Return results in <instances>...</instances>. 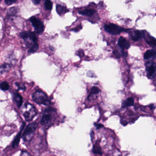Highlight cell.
Listing matches in <instances>:
<instances>
[{"mask_svg": "<svg viewBox=\"0 0 156 156\" xmlns=\"http://www.w3.org/2000/svg\"><path fill=\"white\" fill-rule=\"evenodd\" d=\"M147 76L150 79H152L155 76L156 66L152 62H148L146 65Z\"/></svg>", "mask_w": 156, "mask_h": 156, "instance_id": "ba28073f", "label": "cell"}, {"mask_svg": "<svg viewBox=\"0 0 156 156\" xmlns=\"http://www.w3.org/2000/svg\"><path fill=\"white\" fill-rule=\"evenodd\" d=\"M104 29L107 32L113 35H117L123 32L126 31V29L113 23L105 24L104 26Z\"/></svg>", "mask_w": 156, "mask_h": 156, "instance_id": "5b68a950", "label": "cell"}, {"mask_svg": "<svg viewBox=\"0 0 156 156\" xmlns=\"http://www.w3.org/2000/svg\"><path fill=\"white\" fill-rule=\"evenodd\" d=\"M93 152L95 154H99V155H102V154L101 147L99 146H97L96 145H94L93 148Z\"/></svg>", "mask_w": 156, "mask_h": 156, "instance_id": "603a6c76", "label": "cell"}, {"mask_svg": "<svg viewBox=\"0 0 156 156\" xmlns=\"http://www.w3.org/2000/svg\"><path fill=\"white\" fill-rule=\"evenodd\" d=\"M12 97H13V101H14L18 107L20 108L21 107L23 103L22 97L18 93H15L13 94Z\"/></svg>", "mask_w": 156, "mask_h": 156, "instance_id": "4fadbf2b", "label": "cell"}, {"mask_svg": "<svg viewBox=\"0 0 156 156\" xmlns=\"http://www.w3.org/2000/svg\"><path fill=\"white\" fill-rule=\"evenodd\" d=\"M15 85L18 87L19 90H23V91H25L26 90V87L23 83H15Z\"/></svg>", "mask_w": 156, "mask_h": 156, "instance_id": "d4e9b609", "label": "cell"}, {"mask_svg": "<svg viewBox=\"0 0 156 156\" xmlns=\"http://www.w3.org/2000/svg\"><path fill=\"white\" fill-rule=\"evenodd\" d=\"M21 111L23 115L27 121L32 120L37 114L36 108L30 103L25 104L22 108Z\"/></svg>", "mask_w": 156, "mask_h": 156, "instance_id": "7a4b0ae2", "label": "cell"}, {"mask_svg": "<svg viewBox=\"0 0 156 156\" xmlns=\"http://www.w3.org/2000/svg\"><path fill=\"white\" fill-rule=\"evenodd\" d=\"M33 3L35 5H38L41 2V0H31Z\"/></svg>", "mask_w": 156, "mask_h": 156, "instance_id": "f1b7e54d", "label": "cell"}, {"mask_svg": "<svg viewBox=\"0 0 156 156\" xmlns=\"http://www.w3.org/2000/svg\"><path fill=\"white\" fill-rule=\"evenodd\" d=\"M151 105V108L152 109H154V108H153V105Z\"/></svg>", "mask_w": 156, "mask_h": 156, "instance_id": "4dcf8cb0", "label": "cell"}, {"mask_svg": "<svg viewBox=\"0 0 156 156\" xmlns=\"http://www.w3.org/2000/svg\"><path fill=\"white\" fill-rule=\"evenodd\" d=\"M0 87L3 91H8L10 88L9 85L6 81H4L1 83Z\"/></svg>", "mask_w": 156, "mask_h": 156, "instance_id": "ffe728a7", "label": "cell"}, {"mask_svg": "<svg viewBox=\"0 0 156 156\" xmlns=\"http://www.w3.org/2000/svg\"><path fill=\"white\" fill-rule=\"evenodd\" d=\"M8 15L9 16H14L17 13V10L15 8H12L8 11Z\"/></svg>", "mask_w": 156, "mask_h": 156, "instance_id": "cb8c5ba5", "label": "cell"}, {"mask_svg": "<svg viewBox=\"0 0 156 156\" xmlns=\"http://www.w3.org/2000/svg\"><path fill=\"white\" fill-rule=\"evenodd\" d=\"M94 125L96 127L97 129H99L103 127V125H102V124H95Z\"/></svg>", "mask_w": 156, "mask_h": 156, "instance_id": "83f0119b", "label": "cell"}, {"mask_svg": "<svg viewBox=\"0 0 156 156\" xmlns=\"http://www.w3.org/2000/svg\"><path fill=\"white\" fill-rule=\"evenodd\" d=\"M38 126V124L36 122L29 124L22 135V138L25 142L30 141L33 137L34 132Z\"/></svg>", "mask_w": 156, "mask_h": 156, "instance_id": "3957f363", "label": "cell"}, {"mask_svg": "<svg viewBox=\"0 0 156 156\" xmlns=\"http://www.w3.org/2000/svg\"><path fill=\"white\" fill-rule=\"evenodd\" d=\"M11 69V66L8 63H4L2 64L1 66V70L0 73L2 74L4 73H7L9 72Z\"/></svg>", "mask_w": 156, "mask_h": 156, "instance_id": "ac0fdd59", "label": "cell"}, {"mask_svg": "<svg viewBox=\"0 0 156 156\" xmlns=\"http://www.w3.org/2000/svg\"><path fill=\"white\" fill-rule=\"evenodd\" d=\"M156 58V51L155 50H150L147 51L144 55L145 60L155 59Z\"/></svg>", "mask_w": 156, "mask_h": 156, "instance_id": "5bb4252c", "label": "cell"}, {"mask_svg": "<svg viewBox=\"0 0 156 156\" xmlns=\"http://www.w3.org/2000/svg\"><path fill=\"white\" fill-rule=\"evenodd\" d=\"M30 21L36 33L41 34L43 32L44 30V24L41 20L36 17H32L30 19Z\"/></svg>", "mask_w": 156, "mask_h": 156, "instance_id": "8992f818", "label": "cell"}, {"mask_svg": "<svg viewBox=\"0 0 156 156\" xmlns=\"http://www.w3.org/2000/svg\"><path fill=\"white\" fill-rule=\"evenodd\" d=\"M32 98L34 102L39 105H48L51 104L47 96L41 91H35L33 94Z\"/></svg>", "mask_w": 156, "mask_h": 156, "instance_id": "277c9868", "label": "cell"}, {"mask_svg": "<svg viewBox=\"0 0 156 156\" xmlns=\"http://www.w3.org/2000/svg\"><path fill=\"white\" fill-rule=\"evenodd\" d=\"M56 114V109L51 107L46 108L43 114L41 119V123L42 126H47L50 125L53 120Z\"/></svg>", "mask_w": 156, "mask_h": 156, "instance_id": "6da1fadb", "label": "cell"}, {"mask_svg": "<svg viewBox=\"0 0 156 156\" xmlns=\"http://www.w3.org/2000/svg\"><path fill=\"white\" fill-rule=\"evenodd\" d=\"M20 36L22 39H23L25 41L30 40L33 42L37 43V38L36 35L33 33L31 32H24L20 34Z\"/></svg>", "mask_w": 156, "mask_h": 156, "instance_id": "52a82bcc", "label": "cell"}, {"mask_svg": "<svg viewBox=\"0 0 156 156\" xmlns=\"http://www.w3.org/2000/svg\"><path fill=\"white\" fill-rule=\"evenodd\" d=\"M18 0H5V2L7 5H11L16 2Z\"/></svg>", "mask_w": 156, "mask_h": 156, "instance_id": "484cf974", "label": "cell"}, {"mask_svg": "<svg viewBox=\"0 0 156 156\" xmlns=\"http://www.w3.org/2000/svg\"><path fill=\"white\" fill-rule=\"evenodd\" d=\"M25 126V123L24 122H23L20 131L19 133H18L17 136L15 137L14 140H13V142H12V147H18V145H19V143H20V140L21 136L22 131L23 130V128H24Z\"/></svg>", "mask_w": 156, "mask_h": 156, "instance_id": "8fae6325", "label": "cell"}, {"mask_svg": "<svg viewBox=\"0 0 156 156\" xmlns=\"http://www.w3.org/2000/svg\"><path fill=\"white\" fill-rule=\"evenodd\" d=\"M82 26H81V25H79V26H77V27H76V28H75V29L72 30L76 32L79 31L80 30H81V29H82Z\"/></svg>", "mask_w": 156, "mask_h": 156, "instance_id": "4316f807", "label": "cell"}, {"mask_svg": "<svg viewBox=\"0 0 156 156\" xmlns=\"http://www.w3.org/2000/svg\"><path fill=\"white\" fill-rule=\"evenodd\" d=\"M45 9L47 10H51L53 7V3L51 0H45L44 2Z\"/></svg>", "mask_w": 156, "mask_h": 156, "instance_id": "d6986e66", "label": "cell"}, {"mask_svg": "<svg viewBox=\"0 0 156 156\" xmlns=\"http://www.w3.org/2000/svg\"><path fill=\"white\" fill-rule=\"evenodd\" d=\"M119 46L123 49H128L130 45L128 41L123 37H120L118 40Z\"/></svg>", "mask_w": 156, "mask_h": 156, "instance_id": "7c38bea8", "label": "cell"}, {"mask_svg": "<svg viewBox=\"0 0 156 156\" xmlns=\"http://www.w3.org/2000/svg\"><path fill=\"white\" fill-rule=\"evenodd\" d=\"M22 153H24V154H23V155H30V154H29L28 152H27V151H22L21 154H22Z\"/></svg>", "mask_w": 156, "mask_h": 156, "instance_id": "f546056e", "label": "cell"}, {"mask_svg": "<svg viewBox=\"0 0 156 156\" xmlns=\"http://www.w3.org/2000/svg\"><path fill=\"white\" fill-rule=\"evenodd\" d=\"M144 38H145L146 41L147 42L148 44L153 47V48H156V39L154 37L148 34L147 33L146 31H145V35H144Z\"/></svg>", "mask_w": 156, "mask_h": 156, "instance_id": "30bf717a", "label": "cell"}, {"mask_svg": "<svg viewBox=\"0 0 156 156\" xmlns=\"http://www.w3.org/2000/svg\"><path fill=\"white\" fill-rule=\"evenodd\" d=\"M134 104V99L133 98H129L126 100L123 101L122 103V107H127L131 106L133 105Z\"/></svg>", "mask_w": 156, "mask_h": 156, "instance_id": "e0dca14e", "label": "cell"}, {"mask_svg": "<svg viewBox=\"0 0 156 156\" xmlns=\"http://www.w3.org/2000/svg\"><path fill=\"white\" fill-rule=\"evenodd\" d=\"M56 11L57 13L59 15H62L65 14L66 12H68V10L66 9V7H64L61 5H57L56 6Z\"/></svg>", "mask_w": 156, "mask_h": 156, "instance_id": "2e32d148", "label": "cell"}, {"mask_svg": "<svg viewBox=\"0 0 156 156\" xmlns=\"http://www.w3.org/2000/svg\"><path fill=\"white\" fill-rule=\"evenodd\" d=\"M39 48V44H38V43H35L31 46L30 50H29V52L30 53L35 52L37 51H38Z\"/></svg>", "mask_w": 156, "mask_h": 156, "instance_id": "44dd1931", "label": "cell"}, {"mask_svg": "<svg viewBox=\"0 0 156 156\" xmlns=\"http://www.w3.org/2000/svg\"><path fill=\"white\" fill-rule=\"evenodd\" d=\"M100 92V90L97 87H93L91 89V93L89 96H93L94 95L97 94Z\"/></svg>", "mask_w": 156, "mask_h": 156, "instance_id": "7402d4cb", "label": "cell"}, {"mask_svg": "<svg viewBox=\"0 0 156 156\" xmlns=\"http://www.w3.org/2000/svg\"><path fill=\"white\" fill-rule=\"evenodd\" d=\"M145 35V31L139 30H135L132 32L130 34V37L133 41H138L142 38H144Z\"/></svg>", "mask_w": 156, "mask_h": 156, "instance_id": "9c48e42d", "label": "cell"}, {"mask_svg": "<svg viewBox=\"0 0 156 156\" xmlns=\"http://www.w3.org/2000/svg\"><path fill=\"white\" fill-rule=\"evenodd\" d=\"M95 10L93 9H86L82 11H79V13L81 15H83V16L91 17L95 13Z\"/></svg>", "mask_w": 156, "mask_h": 156, "instance_id": "9a60e30c", "label": "cell"}]
</instances>
